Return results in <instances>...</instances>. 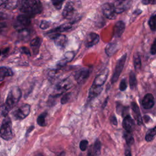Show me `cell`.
Segmentation results:
<instances>
[{"label": "cell", "mask_w": 156, "mask_h": 156, "mask_svg": "<svg viewBox=\"0 0 156 156\" xmlns=\"http://www.w3.org/2000/svg\"><path fill=\"white\" fill-rule=\"evenodd\" d=\"M101 142L98 140H96V141L94 143V149H93L94 156H99L101 154Z\"/></svg>", "instance_id": "30"}, {"label": "cell", "mask_w": 156, "mask_h": 156, "mask_svg": "<svg viewBox=\"0 0 156 156\" xmlns=\"http://www.w3.org/2000/svg\"><path fill=\"white\" fill-rule=\"evenodd\" d=\"M88 144V142L87 140H82L80 143V144H79V147H80V150L82 151H85L87 149Z\"/></svg>", "instance_id": "33"}, {"label": "cell", "mask_w": 156, "mask_h": 156, "mask_svg": "<svg viewBox=\"0 0 156 156\" xmlns=\"http://www.w3.org/2000/svg\"><path fill=\"white\" fill-rule=\"evenodd\" d=\"M110 120L111 123H112L113 125H114V126H117V124H118V121H117V119H116V118L115 117V115L112 116L110 117Z\"/></svg>", "instance_id": "39"}, {"label": "cell", "mask_w": 156, "mask_h": 156, "mask_svg": "<svg viewBox=\"0 0 156 156\" xmlns=\"http://www.w3.org/2000/svg\"><path fill=\"white\" fill-rule=\"evenodd\" d=\"M99 41V36L98 34L94 32H91L88 34L84 41L85 46L87 48H90L95 44H96Z\"/></svg>", "instance_id": "10"}, {"label": "cell", "mask_w": 156, "mask_h": 156, "mask_svg": "<svg viewBox=\"0 0 156 156\" xmlns=\"http://www.w3.org/2000/svg\"><path fill=\"white\" fill-rule=\"evenodd\" d=\"M73 85V81L69 78H66L62 81L59 82L55 87L54 89V94L52 96L57 97L62 94L63 93L66 91L68 90L71 88Z\"/></svg>", "instance_id": "4"}, {"label": "cell", "mask_w": 156, "mask_h": 156, "mask_svg": "<svg viewBox=\"0 0 156 156\" xmlns=\"http://www.w3.org/2000/svg\"><path fill=\"white\" fill-rule=\"evenodd\" d=\"M47 115V113L46 112H44L41 114H40L38 118H37V123L39 126H41V127H44L46 126V122H45V118H46V116Z\"/></svg>", "instance_id": "29"}, {"label": "cell", "mask_w": 156, "mask_h": 156, "mask_svg": "<svg viewBox=\"0 0 156 156\" xmlns=\"http://www.w3.org/2000/svg\"><path fill=\"white\" fill-rule=\"evenodd\" d=\"M133 65L136 71H139L141 66V58L138 53H135L133 56Z\"/></svg>", "instance_id": "25"}, {"label": "cell", "mask_w": 156, "mask_h": 156, "mask_svg": "<svg viewBox=\"0 0 156 156\" xmlns=\"http://www.w3.org/2000/svg\"><path fill=\"white\" fill-rule=\"evenodd\" d=\"M155 129H156L155 127H154V128L151 129L147 131V132L146 133V136H145V140L146 141L149 142V141H151L154 139V138L156 134Z\"/></svg>", "instance_id": "27"}, {"label": "cell", "mask_w": 156, "mask_h": 156, "mask_svg": "<svg viewBox=\"0 0 156 156\" xmlns=\"http://www.w3.org/2000/svg\"><path fill=\"white\" fill-rule=\"evenodd\" d=\"M149 26L150 27V29L152 31L155 30V15L154 13L149 18Z\"/></svg>", "instance_id": "31"}, {"label": "cell", "mask_w": 156, "mask_h": 156, "mask_svg": "<svg viewBox=\"0 0 156 156\" xmlns=\"http://www.w3.org/2000/svg\"><path fill=\"white\" fill-rule=\"evenodd\" d=\"M129 85L132 90H135L137 86V80L135 74L133 72H130L129 74Z\"/></svg>", "instance_id": "26"}, {"label": "cell", "mask_w": 156, "mask_h": 156, "mask_svg": "<svg viewBox=\"0 0 156 156\" xmlns=\"http://www.w3.org/2000/svg\"><path fill=\"white\" fill-rule=\"evenodd\" d=\"M30 24V18L27 15H20L17 16L15 27L20 32H23Z\"/></svg>", "instance_id": "6"}, {"label": "cell", "mask_w": 156, "mask_h": 156, "mask_svg": "<svg viewBox=\"0 0 156 156\" xmlns=\"http://www.w3.org/2000/svg\"><path fill=\"white\" fill-rule=\"evenodd\" d=\"M125 156H132L131 155V151L129 148H126L125 151Z\"/></svg>", "instance_id": "42"}, {"label": "cell", "mask_w": 156, "mask_h": 156, "mask_svg": "<svg viewBox=\"0 0 156 156\" xmlns=\"http://www.w3.org/2000/svg\"><path fill=\"white\" fill-rule=\"evenodd\" d=\"M90 71L87 68H82L77 71L74 74V79L79 83H84L88 79Z\"/></svg>", "instance_id": "9"}, {"label": "cell", "mask_w": 156, "mask_h": 156, "mask_svg": "<svg viewBox=\"0 0 156 156\" xmlns=\"http://www.w3.org/2000/svg\"><path fill=\"white\" fill-rule=\"evenodd\" d=\"M155 101L153 95L151 93L146 94L142 99L141 105L144 109H150L154 105Z\"/></svg>", "instance_id": "13"}, {"label": "cell", "mask_w": 156, "mask_h": 156, "mask_svg": "<svg viewBox=\"0 0 156 156\" xmlns=\"http://www.w3.org/2000/svg\"><path fill=\"white\" fill-rule=\"evenodd\" d=\"M124 138H125L126 143L128 146L132 145L134 142L133 137L131 132H128L126 131L124 132Z\"/></svg>", "instance_id": "28"}, {"label": "cell", "mask_w": 156, "mask_h": 156, "mask_svg": "<svg viewBox=\"0 0 156 156\" xmlns=\"http://www.w3.org/2000/svg\"><path fill=\"white\" fill-rule=\"evenodd\" d=\"M87 156H94V151H93V149H92V146H90V149H89V150H88Z\"/></svg>", "instance_id": "41"}, {"label": "cell", "mask_w": 156, "mask_h": 156, "mask_svg": "<svg viewBox=\"0 0 156 156\" xmlns=\"http://www.w3.org/2000/svg\"><path fill=\"white\" fill-rule=\"evenodd\" d=\"M30 111V106L27 104H25L16 108L13 112V116L15 119L21 120L26 118Z\"/></svg>", "instance_id": "7"}, {"label": "cell", "mask_w": 156, "mask_h": 156, "mask_svg": "<svg viewBox=\"0 0 156 156\" xmlns=\"http://www.w3.org/2000/svg\"><path fill=\"white\" fill-rule=\"evenodd\" d=\"M102 87L99 86H96L92 85L89 90L88 91V100L91 101L94 98H96L97 96H98L101 91H102Z\"/></svg>", "instance_id": "17"}, {"label": "cell", "mask_w": 156, "mask_h": 156, "mask_svg": "<svg viewBox=\"0 0 156 156\" xmlns=\"http://www.w3.org/2000/svg\"><path fill=\"white\" fill-rule=\"evenodd\" d=\"M54 6L55 7V8L57 10H60L62 7V4L63 3V1H52Z\"/></svg>", "instance_id": "34"}, {"label": "cell", "mask_w": 156, "mask_h": 156, "mask_svg": "<svg viewBox=\"0 0 156 156\" xmlns=\"http://www.w3.org/2000/svg\"><path fill=\"white\" fill-rule=\"evenodd\" d=\"M35 156H43L41 154H36Z\"/></svg>", "instance_id": "46"}, {"label": "cell", "mask_w": 156, "mask_h": 156, "mask_svg": "<svg viewBox=\"0 0 156 156\" xmlns=\"http://www.w3.org/2000/svg\"><path fill=\"white\" fill-rule=\"evenodd\" d=\"M74 10L75 9L73 2L68 1L64 7L62 15L65 18H71L74 13Z\"/></svg>", "instance_id": "14"}, {"label": "cell", "mask_w": 156, "mask_h": 156, "mask_svg": "<svg viewBox=\"0 0 156 156\" xmlns=\"http://www.w3.org/2000/svg\"><path fill=\"white\" fill-rule=\"evenodd\" d=\"M127 58V54H124L121 58L117 61L116 65L115 66V69L113 73V74L112 77L111 82L112 83H115L118 79L122 69L124 68V66L126 63V60Z\"/></svg>", "instance_id": "5"}, {"label": "cell", "mask_w": 156, "mask_h": 156, "mask_svg": "<svg viewBox=\"0 0 156 156\" xmlns=\"http://www.w3.org/2000/svg\"><path fill=\"white\" fill-rule=\"evenodd\" d=\"M34 129V126H30V127H29V128L27 129V132H26V135H27L33 129Z\"/></svg>", "instance_id": "44"}, {"label": "cell", "mask_w": 156, "mask_h": 156, "mask_svg": "<svg viewBox=\"0 0 156 156\" xmlns=\"http://www.w3.org/2000/svg\"><path fill=\"white\" fill-rule=\"evenodd\" d=\"M74 57V52H67L65 53L64 55V58L60 60L58 62V65L63 66L65 65L67 62L71 61Z\"/></svg>", "instance_id": "24"}, {"label": "cell", "mask_w": 156, "mask_h": 156, "mask_svg": "<svg viewBox=\"0 0 156 156\" xmlns=\"http://www.w3.org/2000/svg\"><path fill=\"white\" fill-rule=\"evenodd\" d=\"M12 121L9 116H5L2 121V125L0 128V137L5 140H10L12 138Z\"/></svg>", "instance_id": "3"}, {"label": "cell", "mask_w": 156, "mask_h": 156, "mask_svg": "<svg viewBox=\"0 0 156 156\" xmlns=\"http://www.w3.org/2000/svg\"><path fill=\"white\" fill-rule=\"evenodd\" d=\"M102 13L104 15L108 20H114L116 18L117 14L115 11L113 3L107 2L102 6Z\"/></svg>", "instance_id": "8"}, {"label": "cell", "mask_w": 156, "mask_h": 156, "mask_svg": "<svg viewBox=\"0 0 156 156\" xmlns=\"http://www.w3.org/2000/svg\"><path fill=\"white\" fill-rule=\"evenodd\" d=\"M41 42H42L41 38L38 37L34 38L30 41V48L32 50L33 54L34 55H37L38 53L39 49H40V47L41 46Z\"/></svg>", "instance_id": "19"}, {"label": "cell", "mask_w": 156, "mask_h": 156, "mask_svg": "<svg viewBox=\"0 0 156 156\" xmlns=\"http://www.w3.org/2000/svg\"><path fill=\"white\" fill-rule=\"evenodd\" d=\"M131 107H132V110L133 112V114L135 118V119L137 121V123L138 125H141L143 124V120H142V118H141V115L140 114V108L138 106V105L134 102H132L131 103Z\"/></svg>", "instance_id": "21"}, {"label": "cell", "mask_w": 156, "mask_h": 156, "mask_svg": "<svg viewBox=\"0 0 156 156\" xmlns=\"http://www.w3.org/2000/svg\"><path fill=\"white\" fill-rule=\"evenodd\" d=\"M127 88V82L126 79H122L121 80L120 84H119V90L122 91H125Z\"/></svg>", "instance_id": "35"}, {"label": "cell", "mask_w": 156, "mask_h": 156, "mask_svg": "<svg viewBox=\"0 0 156 156\" xmlns=\"http://www.w3.org/2000/svg\"><path fill=\"white\" fill-rule=\"evenodd\" d=\"M22 93L21 90L18 87H13L8 93L5 103L2 106V115L7 116L8 113L15 107L19 102Z\"/></svg>", "instance_id": "1"}, {"label": "cell", "mask_w": 156, "mask_h": 156, "mask_svg": "<svg viewBox=\"0 0 156 156\" xmlns=\"http://www.w3.org/2000/svg\"><path fill=\"white\" fill-rule=\"evenodd\" d=\"M20 10L28 15H34L40 13L42 12L43 7L40 1L26 0L21 1Z\"/></svg>", "instance_id": "2"}, {"label": "cell", "mask_w": 156, "mask_h": 156, "mask_svg": "<svg viewBox=\"0 0 156 156\" xmlns=\"http://www.w3.org/2000/svg\"><path fill=\"white\" fill-rule=\"evenodd\" d=\"M1 51H0V56H1Z\"/></svg>", "instance_id": "47"}, {"label": "cell", "mask_w": 156, "mask_h": 156, "mask_svg": "<svg viewBox=\"0 0 156 156\" xmlns=\"http://www.w3.org/2000/svg\"><path fill=\"white\" fill-rule=\"evenodd\" d=\"M155 41L156 40H155L154 41V43H152V46H151V51H150V52L152 55H155V52H156V48H155Z\"/></svg>", "instance_id": "38"}, {"label": "cell", "mask_w": 156, "mask_h": 156, "mask_svg": "<svg viewBox=\"0 0 156 156\" xmlns=\"http://www.w3.org/2000/svg\"><path fill=\"white\" fill-rule=\"evenodd\" d=\"M50 26V23L48 21H45V20H43L40 25V27L41 29H48L49 27Z\"/></svg>", "instance_id": "36"}, {"label": "cell", "mask_w": 156, "mask_h": 156, "mask_svg": "<svg viewBox=\"0 0 156 156\" xmlns=\"http://www.w3.org/2000/svg\"><path fill=\"white\" fill-rule=\"evenodd\" d=\"M108 69H104L103 71V72H102L101 73L98 74L95 77V79H94V81L93 82L92 85H96V86L102 87V85L104 84V83L105 82V81L107 80V78L108 77Z\"/></svg>", "instance_id": "12"}, {"label": "cell", "mask_w": 156, "mask_h": 156, "mask_svg": "<svg viewBox=\"0 0 156 156\" xmlns=\"http://www.w3.org/2000/svg\"><path fill=\"white\" fill-rule=\"evenodd\" d=\"M142 12V11L140 9H136L133 12V15H140L141 13Z\"/></svg>", "instance_id": "43"}, {"label": "cell", "mask_w": 156, "mask_h": 156, "mask_svg": "<svg viewBox=\"0 0 156 156\" xmlns=\"http://www.w3.org/2000/svg\"><path fill=\"white\" fill-rule=\"evenodd\" d=\"M130 1H116L113 4L115 11L116 14L121 13L126 10L129 6Z\"/></svg>", "instance_id": "11"}, {"label": "cell", "mask_w": 156, "mask_h": 156, "mask_svg": "<svg viewBox=\"0 0 156 156\" xmlns=\"http://www.w3.org/2000/svg\"><path fill=\"white\" fill-rule=\"evenodd\" d=\"M74 23V22H72V23H65L63 24H62L54 29H52V30H51L50 31H49L48 32H47V34H51L52 33H55V32H65V31H67L69 29L72 28V26L73 25V24Z\"/></svg>", "instance_id": "20"}, {"label": "cell", "mask_w": 156, "mask_h": 156, "mask_svg": "<svg viewBox=\"0 0 156 156\" xmlns=\"http://www.w3.org/2000/svg\"><path fill=\"white\" fill-rule=\"evenodd\" d=\"M12 70L7 67H0V82L4 80L5 77L13 76Z\"/></svg>", "instance_id": "23"}, {"label": "cell", "mask_w": 156, "mask_h": 156, "mask_svg": "<svg viewBox=\"0 0 156 156\" xmlns=\"http://www.w3.org/2000/svg\"><path fill=\"white\" fill-rule=\"evenodd\" d=\"M20 52L22 53V54H25L27 55H30V51L29 50V49L26 47H21L20 49Z\"/></svg>", "instance_id": "37"}, {"label": "cell", "mask_w": 156, "mask_h": 156, "mask_svg": "<svg viewBox=\"0 0 156 156\" xmlns=\"http://www.w3.org/2000/svg\"><path fill=\"white\" fill-rule=\"evenodd\" d=\"M118 48V44L116 43H110L106 46L105 48V52L108 56L110 57L116 52Z\"/></svg>", "instance_id": "22"}, {"label": "cell", "mask_w": 156, "mask_h": 156, "mask_svg": "<svg viewBox=\"0 0 156 156\" xmlns=\"http://www.w3.org/2000/svg\"><path fill=\"white\" fill-rule=\"evenodd\" d=\"M125 30V23L122 21H118L116 23L114 30L113 34L116 37H120Z\"/></svg>", "instance_id": "18"}, {"label": "cell", "mask_w": 156, "mask_h": 156, "mask_svg": "<svg viewBox=\"0 0 156 156\" xmlns=\"http://www.w3.org/2000/svg\"><path fill=\"white\" fill-rule=\"evenodd\" d=\"M55 45L61 49L64 48L67 43V37L66 35L63 34H55L52 37Z\"/></svg>", "instance_id": "15"}, {"label": "cell", "mask_w": 156, "mask_h": 156, "mask_svg": "<svg viewBox=\"0 0 156 156\" xmlns=\"http://www.w3.org/2000/svg\"><path fill=\"white\" fill-rule=\"evenodd\" d=\"M79 156H82V155L80 154V155H79Z\"/></svg>", "instance_id": "48"}, {"label": "cell", "mask_w": 156, "mask_h": 156, "mask_svg": "<svg viewBox=\"0 0 156 156\" xmlns=\"http://www.w3.org/2000/svg\"><path fill=\"white\" fill-rule=\"evenodd\" d=\"M141 2L144 4V5H147L149 4H155L156 2L155 1H149V0H143L141 1Z\"/></svg>", "instance_id": "40"}, {"label": "cell", "mask_w": 156, "mask_h": 156, "mask_svg": "<svg viewBox=\"0 0 156 156\" xmlns=\"http://www.w3.org/2000/svg\"><path fill=\"white\" fill-rule=\"evenodd\" d=\"M122 126L126 132L132 133L135 126V122L129 115H127L124 117Z\"/></svg>", "instance_id": "16"}, {"label": "cell", "mask_w": 156, "mask_h": 156, "mask_svg": "<svg viewBox=\"0 0 156 156\" xmlns=\"http://www.w3.org/2000/svg\"><path fill=\"white\" fill-rule=\"evenodd\" d=\"M9 51V48H5L2 51V52H1V53L2 52V54H7Z\"/></svg>", "instance_id": "45"}, {"label": "cell", "mask_w": 156, "mask_h": 156, "mask_svg": "<svg viewBox=\"0 0 156 156\" xmlns=\"http://www.w3.org/2000/svg\"><path fill=\"white\" fill-rule=\"evenodd\" d=\"M71 93H67L65 94L61 98V100H60L61 104H66L68 102V101L69 100V99L71 98Z\"/></svg>", "instance_id": "32"}]
</instances>
